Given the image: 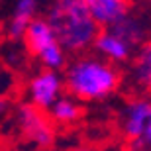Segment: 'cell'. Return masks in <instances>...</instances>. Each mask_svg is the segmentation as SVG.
Here are the masks:
<instances>
[{"label":"cell","instance_id":"cell-13","mask_svg":"<svg viewBox=\"0 0 151 151\" xmlns=\"http://www.w3.org/2000/svg\"><path fill=\"white\" fill-rule=\"evenodd\" d=\"M37 59L41 61V65H43L45 69H53V71H61V69H65V65L69 63L67 51L59 45V41L51 43L47 49H43L37 55Z\"/></svg>","mask_w":151,"mask_h":151},{"label":"cell","instance_id":"cell-2","mask_svg":"<svg viewBox=\"0 0 151 151\" xmlns=\"http://www.w3.org/2000/svg\"><path fill=\"white\" fill-rule=\"evenodd\" d=\"M45 20L67 55L90 51L94 37L102 29L83 0H55L47 10Z\"/></svg>","mask_w":151,"mask_h":151},{"label":"cell","instance_id":"cell-14","mask_svg":"<svg viewBox=\"0 0 151 151\" xmlns=\"http://www.w3.org/2000/svg\"><path fill=\"white\" fill-rule=\"evenodd\" d=\"M118 151H151V145H120Z\"/></svg>","mask_w":151,"mask_h":151},{"label":"cell","instance_id":"cell-17","mask_svg":"<svg viewBox=\"0 0 151 151\" xmlns=\"http://www.w3.org/2000/svg\"><path fill=\"white\" fill-rule=\"evenodd\" d=\"M149 41H151V35H149Z\"/></svg>","mask_w":151,"mask_h":151},{"label":"cell","instance_id":"cell-7","mask_svg":"<svg viewBox=\"0 0 151 151\" xmlns=\"http://www.w3.org/2000/svg\"><path fill=\"white\" fill-rule=\"evenodd\" d=\"M90 51H94L96 55L104 57L106 61L114 63V65L124 67L132 59L135 49L126 39H122L118 34H114L110 28H102L98 32V35L94 37V43H92V49Z\"/></svg>","mask_w":151,"mask_h":151},{"label":"cell","instance_id":"cell-4","mask_svg":"<svg viewBox=\"0 0 151 151\" xmlns=\"http://www.w3.org/2000/svg\"><path fill=\"white\" fill-rule=\"evenodd\" d=\"M18 129L24 135V139L39 149L53 147L57 137V126L49 118L47 110L35 106L32 102H22L16 110Z\"/></svg>","mask_w":151,"mask_h":151},{"label":"cell","instance_id":"cell-10","mask_svg":"<svg viewBox=\"0 0 151 151\" xmlns=\"http://www.w3.org/2000/svg\"><path fill=\"white\" fill-rule=\"evenodd\" d=\"M47 114L57 128H73L84 118V104L71 94H61L47 108Z\"/></svg>","mask_w":151,"mask_h":151},{"label":"cell","instance_id":"cell-6","mask_svg":"<svg viewBox=\"0 0 151 151\" xmlns=\"http://www.w3.org/2000/svg\"><path fill=\"white\" fill-rule=\"evenodd\" d=\"M63 90H65L63 77L59 75V71H53V69L39 71L37 75L32 77V81L28 84L29 102L39 108H43V110H47L63 94Z\"/></svg>","mask_w":151,"mask_h":151},{"label":"cell","instance_id":"cell-8","mask_svg":"<svg viewBox=\"0 0 151 151\" xmlns=\"http://www.w3.org/2000/svg\"><path fill=\"white\" fill-rule=\"evenodd\" d=\"M100 28H110L134 10V0H83Z\"/></svg>","mask_w":151,"mask_h":151},{"label":"cell","instance_id":"cell-16","mask_svg":"<svg viewBox=\"0 0 151 151\" xmlns=\"http://www.w3.org/2000/svg\"><path fill=\"white\" fill-rule=\"evenodd\" d=\"M8 110V98L6 96H0V114H4Z\"/></svg>","mask_w":151,"mask_h":151},{"label":"cell","instance_id":"cell-1","mask_svg":"<svg viewBox=\"0 0 151 151\" xmlns=\"http://www.w3.org/2000/svg\"><path fill=\"white\" fill-rule=\"evenodd\" d=\"M124 84V67L106 61L96 53H81L65 65L63 86L67 94L83 104L106 102L120 92Z\"/></svg>","mask_w":151,"mask_h":151},{"label":"cell","instance_id":"cell-15","mask_svg":"<svg viewBox=\"0 0 151 151\" xmlns=\"http://www.w3.org/2000/svg\"><path fill=\"white\" fill-rule=\"evenodd\" d=\"M69 151H100V149H96V147H92V145H77V147H73V149H69Z\"/></svg>","mask_w":151,"mask_h":151},{"label":"cell","instance_id":"cell-5","mask_svg":"<svg viewBox=\"0 0 151 151\" xmlns=\"http://www.w3.org/2000/svg\"><path fill=\"white\" fill-rule=\"evenodd\" d=\"M124 83L129 86V92L151 94V41L134 51V55L124 65Z\"/></svg>","mask_w":151,"mask_h":151},{"label":"cell","instance_id":"cell-3","mask_svg":"<svg viewBox=\"0 0 151 151\" xmlns=\"http://www.w3.org/2000/svg\"><path fill=\"white\" fill-rule=\"evenodd\" d=\"M116 132L122 145H151V94L129 92L118 108Z\"/></svg>","mask_w":151,"mask_h":151},{"label":"cell","instance_id":"cell-9","mask_svg":"<svg viewBox=\"0 0 151 151\" xmlns=\"http://www.w3.org/2000/svg\"><path fill=\"white\" fill-rule=\"evenodd\" d=\"M110 29H112L114 34H118L122 39H126L134 49L141 47L151 35V28L145 24V18L134 10L129 12V14H126L120 22L112 24Z\"/></svg>","mask_w":151,"mask_h":151},{"label":"cell","instance_id":"cell-11","mask_svg":"<svg viewBox=\"0 0 151 151\" xmlns=\"http://www.w3.org/2000/svg\"><path fill=\"white\" fill-rule=\"evenodd\" d=\"M24 43H26V49H28L29 55L37 57L43 49H47L51 43H55V34L51 26L47 24L45 18H34L32 22L28 24V28L24 32Z\"/></svg>","mask_w":151,"mask_h":151},{"label":"cell","instance_id":"cell-12","mask_svg":"<svg viewBox=\"0 0 151 151\" xmlns=\"http://www.w3.org/2000/svg\"><path fill=\"white\" fill-rule=\"evenodd\" d=\"M37 10V0H18L14 14L8 24V37L10 39H20L28 28V24L35 18Z\"/></svg>","mask_w":151,"mask_h":151}]
</instances>
